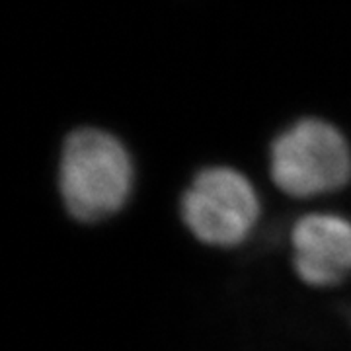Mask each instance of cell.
Masks as SVG:
<instances>
[{
	"label": "cell",
	"instance_id": "obj_1",
	"mask_svg": "<svg viewBox=\"0 0 351 351\" xmlns=\"http://www.w3.org/2000/svg\"><path fill=\"white\" fill-rule=\"evenodd\" d=\"M133 182L131 154L110 131L80 127L64 138L59 191L73 219L96 223L119 213L129 201Z\"/></svg>",
	"mask_w": 351,
	"mask_h": 351
},
{
	"label": "cell",
	"instance_id": "obj_2",
	"mask_svg": "<svg viewBox=\"0 0 351 351\" xmlns=\"http://www.w3.org/2000/svg\"><path fill=\"white\" fill-rule=\"evenodd\" d=\"M269 174L291 197L304 199L338 191L351 180L350 143L324 119H299L274 138Z\"/></svg>",
	"mask_w": 351,
	"mask_h": 351
},
{
	"label": "cell",
	"instance_id": "obj_3",
	"mask_svg": "<svg viewBox=\"0 0 351 351\" xmlns=\"http://www.w3.org/2000/svg\"><path fill=\"white\" fill-rule=\"evenodd\" d=\"M182 221L195 239L215 248H234L250 237L260 219V195L246 176L228 168H203L182 201Z\"/></svg>",
	"mask_w": 351,
	"mask_h": 351
},
{
	"label": "cell",
	"instance_id": "obj_4",
	"mask_svg": "<svg viewBox=\"0 0 351 351\" xmlns=\"http://www.w3.org/2000/svg\"><path fill=\"white\" fill-rule=\"evenodd\" d=\"M293 267L311 287H332L351 274V221L334 213H308L291 230Z\"/></svg>",
	"mask_w": 351,
	"mask_h": 351
}]
</instances>
